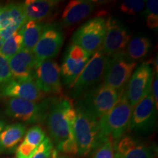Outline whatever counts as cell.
Wrapping results in <instances>:
<instances>
[{"label": "cell", "instance_id": "ffe728a7", "mask_svg": "<svg viewBox=\"0 0 158 158\" xmlns=\"http://www.w3.org/2000/svg\"><path fill=\"white\" fill-rule=\"evenodd\" d=\"M44 24L38 21H27L21 28L22 48L32 51L42 35Z\"/></svg>", "mask_w": 158, "mask_h": 158}, {"label": "cell", "instance_id": "836d02e7", "mask_svg": "<svg viewBox=\"0 0 158 158\" xmlns=\"http://www.w3.org/2000/svg\"><path fill=\"white\" fill-rule=\"evenodd\" d=\"M51 158H68V157H65V156L61 155L58 152V151H57V150L53 149L52 153H51Z\"/></svg>", "mask_w": 158, "mask_h": 158}, {"label": "cell", "instance_id": "5b68a950", "mask_svg": "<svg viewBox=\"0 0 158 158\" xmlns=\"http://www.w3.org/2000/svg\"><path fill=\"white\" fill-rule=\"evenodd\" d=\"M137 63L130 60L125 51L106 56L103 84L118 91H124Z\"/></svg>", "mask_w": 158, "mask_h": 158}, {"label": "cell", "instance_id": "44dd1931", "mask_svg": "<svg viewBox=\"0 0 158 158\" xmlns=\"http://www.w3.org/2000/svg\"><path fill=\"white\" fill-rule=\"evenodd\" d=\"M26 131L25 125L17 123L7 126L0 133V148L12 149L21 141Z\"/></svg>", "mask_w": 158, "mask_h": 158}, {"label": "cell", "instance_id": "4fadbf2b", "mask_svg": "<svg viewBox=\"0 0 158 158\" xmlns=\"http://www.w3.org/2000/svg\"><path fill=\"white\" fill-rule=\"evenodd\" d=\"M157 109L151 91L133 108L130 128L135 131L147 132L155 127Z\"/></svg>", "mask_w": 158, "mask_h": 158}, {"label": "cell", "instance_id": "484cf974", "mask_svg": "<svg viewBox=\"0 0 158 158\" xmlns=\"http://www.w3.org/2000/svg\"><path fill=\"white\" fill-rule=\"evenodd\" d=\"M45 138V134L42 128L40 126H35L28 130L23 141L37 148Z\"/></svg>", "mask_w": 158, "mask_h": 158}, {"label": "cell", "instance_id": "277c9868", "mask_svg": "<svg viewBox=\"0 0 158 158\" xmlns=\"http://www.w3.org/2000/svg\"><path fill=\"white\" fill-rule=\"evenodd\" d=\"M106 58L101 48L92 55L81 73L70 86V97L78 99L100 84L103 77Z\"/></svg>", "mask_w": 158, "mask_h": 158}, {"label": "cell", "instance_id": "9a60e30c", "mask_svg": "<svg viewBox=\"0 0 158 158\" xmlns=\"http://www.w3.org/2000/svg\"><path fill=\"white\" fill-rule=\"evenodd\" d=\"M13 79H34V70L37 60L34 53L22 48L8 59Z\"/></svg>", "mask_w": 158, "mask_h": 158}, {"label": "cell", "instance_id": "3957f363", "mask_svg": "<svg viewBox=\"0 0 158 158\" xmlns=\"http://www.w3.org/2000/svg\"><path fill=\"white\" fill-rule=\"evenodd\" d=\"M124 91H118L104 84H99L80 97L76 106L98 120L114 107Z\"/></svg>", "mask_w": 158, "mask_h": 158}, {"label": "cell", "instance_id": "2e32d148", "mask_svg": "<svg viewBox=\"0 0 158 158\" xmlns=\"http://www.w3.org/2000/svg\"><path fill=\"white\" fill-rule=\"evenodd\" d=\"M96 5V2L88 0L70 1L63 10L61 25L69 27L79 23L94 10Z\"/></svg>", "mask_w": 158, "mask_h": 158}, {"label": "cell", "instance_id": "ac0fdd59", "mask_svg": "<svg viewBox=\"0 0 158 158\" xmlns=\"http://www.w3.org/2000/svg\"><path fill=\"white\" fill-rule=\"evenodd\" d=\"M152 48V42L143 35H137L130 38L127 45L125 54L130 60L136 62L149 54Z\"/></svg>", "mask_w": 158, "mask_h": 158}, {"label": "cell", "instance_id": "4316f807", "mask_svg": "<svg viewBox=\"0 0 158 158\" xmlns=\"http://www.w3.org/2000/svg\"><path fill=\"white\" fill-rule=\"evenodd\" d=\"M7 6L13 22L17 26L18 28L21 29L27 22L22 5L19 3H9L7 4Z\"/></svg>", "mask_w": 158, "mask_h": 158}, {"label": "cell", "instance_id": "30bf717a", "mask_svg": "<svg viewBox=\"0 0 158 158\" xmlns=\"http://www.w3.org/2000/svg\"><path fill=\"white\" fill-rule=\"evenodd\" d=\"M63 42L64 35L60 27L54 23L44 25L42 35L32 51L37 63L56 57Z\"/></svg>", "mask_w": 158, "mask_h": 158}, {"label": "cell", "instance_id": "83f0119b", "mask_svg": "<svg viewBox=\"0 0 158 158\" xmlns=\"http://www.w3.org/2000/svg\"><path fill=\"white\" fill-rule=\"evenodd\" d=\"M145 2L142 0H125L120 4L119 10L122 13L131 15L143 10Z\"/></svg>", "mask_w": 158, "mask_h": 158}, {"label": "cell", "instance_id": "6da1fadb", "mask_svg": "<svg viewBox=\"0 0 158 158\" xmlns=\"http://www.w3.org/2000/svg\"><path fill=\"white\" fill-rule=\"evenodd\" d=\"M132 112L133 108L128 103L124 91L114 107L98 119L102 137L116 143L130 127Z\"/></svg>", "mask_w": 158, "mask_h": 158}, {"label": "cell", "instance_id": "7402d4cb", "mask_svg": "<svg viewBox=\"0 0 158 158\" xmlns=\"http://www.w3.org/2000/svg\"><path fill=\"white\" fill-rule=\"evenodd\" d=\"M19 29L12 19L7 5L0 6V37L2 40L5 41Z\"/></svg>", "mask_w": 158, "mask_h": 158}, {"label": "cell", "instance_id": "d6a6232c", "mask_svg": "<svg viewBox=\"0 0 158 158\" xmlns=\"http://www.w3.org/2000/svg\"><path fill=\"white\" fill-rule=\"evenodd\" d=\"M158 78L157 75H156V78H153L152 83V89H151L152 94V98L154 101H155V106L158 109V95H157V85H158Z\"/></svg>", "mask_w": 158, "mask_h": 158}, {"label": "cell", "instance_id": "f1b7e54d", "mask_svg": "<svg viewBox=\"0 0 158 158\" xmlns=\"http://www.w3.org/2000/svg\"><path fill=\"white\" fill-rule=\"evenodd\" d=\"M114 145L112 140L108 139L95 149L92 158H116Z\"/></svg>", "mask_w": 158, "mask_h": 158}, {"label": "cell", "instance_id": "d6986e66", "mask_svg": "<svg viewBox=\"0 0 158 158\" xmlns=\"http://www.w3.org/2000/svg\"><path fill=\"white\" fill-rule=\"evenodd\" d=\"M87 62L86 61L78 62V61L75 60L64 53L60 70L61 76L62 77L63 82L65 86L70 87L71 85L73 84Z\"/></svg>", "mask_w": 158, "mask_h": 158}, {"label": "cell", "instance_id": "5bb4252c", "mask_svg": "<svg viewBox=\"0 0 158 158\" xmlns=\"http://www.w3.org/2000/svg\"><path fill=\"white\" fill-rule=\"evenodd\" d=\"M0 94L3 97L17 98L38 102L44 99L45 94L38 88L34 79H12L4 84Z\"/></svg>", "mask_w": 158, "mask_h": 158}, {"label": "cell", "instance_id": "f546056e", "mask_svg": "<svg viewBox=\"0 0 158 158\" xmlns=\"http://www.w3.org/2000/svg\"><path fill=\"white\" fill-rule=\"evenodd\" d=\"M53 149L54 147L51 139L48 137H45L30 158H51Z\"/></svg>", "mask_w": 158, "mask_h": 158}, {"label": "cell", "instance_id": "7a4b0ae2", "mask_svg": "<svg viewBox=\"0 0 158 158\" xmlns=\"http://www.w3.org/2000/svg\"><path fill=\"white\" fill-rule=\"evenodd\" d=\"M75 109L76 117L73 125V135L78 147V154L86 156L107 140L100 133L98 120L77 106Z\"/></svg>", "mask_w": 158, "mask_h": 158}, {"label": "cell", "instance_id": "e575fe53", "mask_svg": "<svg viewBox=\"0 0 158 158\" xmlns=\"http://www.w3.org/2000/svg\"><path fill=\"white\" fill-rule=\"evenodd\" d=\"M5 122L0 119V133H1V132L2 131L4 128H5Z\"/></svg>", "mask_w": 158, "mask_h": 158}, {"label": "cell", "instance_id": "d590c367", "mask_svg": "<svg viewBox=\"0 0 158 158\" xmlns=\"http://www.w3.org/2000/svg\"><path fill=\"white\" fill-rule=\"evenodd\" d=\"M2 43H3V40H2L1 37H0V47H1V45H2Z\"/></svg>", "mask_w": 158, "mask_h": 158}, {"label": "cell", "instance_id": "1f68e13d", "mask_svg": "<svg viewBox=\"0 0 158 158\" xmlns=\"http://www.w3.org/2000/svg\"><path fill=\"white\" fill-rule=\"evenodd\" d=\"M37 148L23 141L16 150V158H30Z\"/></svg>", "mask_w": 158, "mask_h": 158}, {"label": "cell", "instance_id": "603a6c76", "mask_svg": "<svg viewBox=\"0 0 158 158\" xmlns=\"http://www.w3.org/2000/svg\"><path fill=\"white\" fill-rule=\"evenodd\" d=\"M22 49V35L21 30L15 31L9 38L3 41L0 47V53L7 59L14 56L19 51Z\"/></svg>", "mask_w": 158, "mask_h": 158}, {"label": "cell", "instance_id": "9c48e42d", "mask_svg": "<svg viewBox=\"0 0 158 158\" xmlns=\"http://www.w3.org/2000/svg\"><path fill=\"white\" fill-rule=\"evenodd\" d=\"M153 78V69L148 62L141 63L133 72L124 91L128 103L132 108L151 91Z\"/></svg>", "mask_w": 158, "mask_h": 158}, {"label": "cell", "instance_id": "cb8c5ba5", "mask_svg": "<svg viewBox=\"0 0 158 158\" xmlns=\"http://www.w3.org/2000/svg\"><path fill=\"white\" fill-rule=\"evenodd\" d=\"M145 2L146 9L143 12V15L146 17V20H147V27L152 29H157L158 2L157 0H148Z\"/></svg>", "mask_w": 158, "mask_h": 158}, {"label": "cell", "instance_id": "8992f818", "mask_svg": "<svg viewBox=\"0 0 158 158\" xmlns=\"http://www.w3.org/2000/svg\"><path fill=\"white\" fill-rule=\"evenodd\" d=\"M55 98H46L40 102L12 98L6 103L5 113L10 117L27 122H38L47 118Z\"/></svg>", "mask_w": 158, "mask_h": 158}, {"label": "cell", "instance_id": "8fae6325", "mask_svg": "<svg viewBox=\"0 0 158 158\" xmlns=\"http://www.w3.org/2000/svg\"><path fill=\"white\" fill-rule=\"evenodd\" d=\"M131 35L127 27L116 18L109 17L106 21V33L101 49L106 56L125 51Z\"/></svg>", "mask_w": 158, "mask_h": 158}, {"label": "cell", "instance_id": "7c38bea8", "mask_svg": "<svg viewBox=\"0 0 158 158\" xmlns=\"http://www.w3.org/2000/svg\"><path fill=\"white\" fill-rule=\"evenodd\" d=\"M37 86L44 94L62 93L60 67L52 60L37 62L33 75Z\"/></svg>", "mask_w": 158, "mask_h": 158}, {"label": "cell", "instance_id": "ba28073f", "mask_svg": "<svg viewBox=\"0 0 158 158\" xmlns=\"http://www.w3.org/2000/svg\"><path fill=\"white\" fill-rule=\"evenodd\" d=\"M106 33V20L97 17L89 20L75 31L71 43L92 55L101 48Z\"/></svg>", "mask_w": 158, "mask_h": 158}, {"label": "cell", "instance_id": "e0dca14e", "mask_svg": "<svg viewBox=\"0 0 158 158\" xmlns=\"http://www.w3.org/2000/svg\"><path fill=\"white\" fill-rule=\"evenodd\" d=\"M59 2L56 0H26L21 3L26 21L41 22L54 13Z\"/></svg>", "mask_w": 158, "mask_h": 158}, {"label": "cell", "instance_id": "52a82bcc", "mask_svg": "<svg viewBox=\"0 0 158 158\" xmlns=\"http://www.w3.org/2000/svg\"><path fill=\"white\" fill-rule=\"evenodd\" d=\"M71 100L68 98H55L47 116V124L58 149L68 140L75 138L73 130H71L65 116V111Z\"/></svg>", "mask_w": 158, "mask_h": 158}, {"label": "cell", "instance_id": "4dcf8cb0", "mask_svg": "<svg viewBox=\"0 0 158 158\" xmlns=\"http://www.w3.org/2000/svg\"><path fill=\"white\" fill-rule=\"evenodd\" d=\"M13 79L8 59L0 53V84H7Z\"/></svg>", "mask_w": 158, "mask_h": 158}, {"label": "cell", "instance_id": "d4e9b609", "mask_svg": "<svg viewBox=\"0 0 158 158\" xmlns=\"http://www.w3.org/2000/svg\"><path fill=\"white\" fill-rule=\"evenodd\" d=\"M116 158H154L152 150L149 147L138 143L130 148L123 155L116 156Z\"/></svg>", "mask_w": 158, "mask_h": 158}]
</instances>
